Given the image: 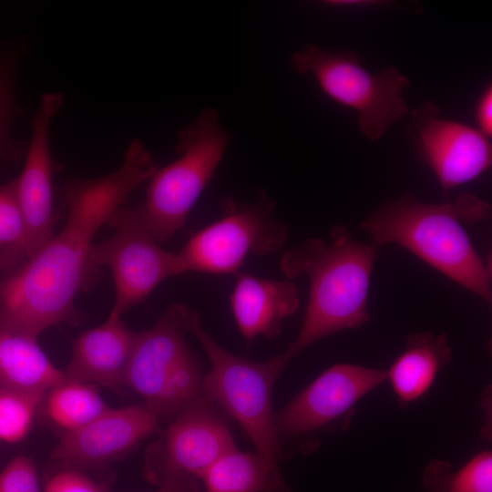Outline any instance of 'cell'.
Wrapping results in <instances>:
<instances>
[{
  "label": "cell",
  "mask_w": 492,
  "mask_h": 492,
  "mask_svg": "<svg viewBox=\"0 0 492 492\" xmlns=\"http://www.w3.org/2000/svg\"><path fill=\"white\" fill-rule=\"evenodd\" d=\"M158 169L149 150L136 138L118 169L66 183L64 227L0 282V329L37 339L52 326L83 320L75 302L93 279L89 261L94 238L129 194Z\"/></svg>",
  "instance_id": "obj_1"
},
{
  "label": "cell",
  "mask_w": 492,
  "mask_h": 492,
  "mask_svg": "<svg viewBox=\"0 0 492 492\" xmlns=\"http://www.w3.org/2000/svg\"><path fill=\"white\" fill-rule=\"evenodd\" d=\"M490 212L487 202L468 193L441 204L422 202L405 194L374 210L361 227L372 238L373 246L397 244L491 302L490 267L462 225L487 220Z\"/></svg>",
  "instance_id": "obj_2"
},
{
  "label": "cell",
  "mask_w": 492,
  "mask_h": 492,
  "mask_svg": "<svg viewBox=\"0 0 492 492\" xmlns=\"http://www.w3.org/2000/svg\"><path fill=\"white\" fill-rule=\"evenodd\" d=\"M375 259L374 246L354 240L340 226L333 228L330 242L313 238L283 253L280 266L286 278L305 276L310 284L301 329L284 352L290 361L324 337L368 322Z\"/></svg>",
  "instance_id": "obj_3"
},
{
  "label": "cell",
  "mask_w": 492,
  "mask_h": 492,
  "mask_svg": "<svg viewBox=\"0 0 492 492\" xmlns=\"http://www.w3.org/2000/svg\"><path fill=\"white\" fill-rule=\"evenodd\" d=\"M181 315L185 331L198 340L210 362L202 379L205 398L240 424L256 454L278 465L282 447L272 395L276 379L290 360L284 353L263 362L234 355L208 333L197 311L181 303Z\"/></svg>",
  "instance_id": "obj_4"
},
{
  "label": "cell",
  "mask_w": 492,
  "mask_h": 492,
  "mask_svg": "<svg viewBox=\"0 0 492 492\" xmlns=\"http://www.w3.org/2000/svg\"><path fill=\"white\" fill-rule=\"evenodd\" d=\"M230 141L216 109L205 108L178 135V158L149 180L138 205L159 241L180 231L193 206L212 179Z\"/></svg>",
  "instance_id": "obj_5"
},
{
  "label": "cell",
  "mask_w": 492,
  "mask_h": 492,
  "mask_svg": "<svg viewBox=\"0 0 492 492\" xmlns=\"http://www.w3.org/2000/svg\"><path fill=\"white\" fill-rule=\"evenodd\" d=\"M181 303L172 304L154 326L138 333L124 386L144 400L159 420L173 419L205 401L203 376L184 337Z\"/></svg>",
  "instance_id": "obj_6"
},
{
  "label": "cell",
  "mask_w": 492,
  "mask_h": 492,
  "mask_svg": "<svg viewBox=\"0 0 492 492\" xmlns=\"http://www.w3.org/2000/svg\"><path fill=\"white\" fill-rule=\"evenodd\" d=\"M291 67L313 77L327 97L357 112L358 127L370 140L380 138L407 114L402 94L410 81L395 67L373 74L357 54L330 52L313 44L293 53Z\"/></svg>",
  "instance_id": "obj_7"
},
{
  "label": "cell",
  "mask_w": 492,
  "mask_h": 492,
  "mask_svg": "<svg viewBox=\"0 0 492 492\" xmlns=\"http://www.w3.org/2000/svg\"><path fill=\"white\" fill-rule=\"evenodd\" d=\"M113 234L94 243L89 261L93 278L109 269L115 302L110 313L121 316L143 302L163 281L186 272L179 253L163 249L138 206H120L107 223Z\"/></svg>",
  "instance_id": "obj_8"
},
{
  "label": "cell",
  "mask_w": 492,
  "mask_h": 492,
  "mask_svg": "<svg viewBox=\"0 0 492 492\" xmlns=\"http://www.w3.org/2000/svg\"><path fill=\"white\" fill-rule=\"evenodd\" d=\"M274 202L265 194L251 204L223 201V216L194 233L178 252L185 271L238 274L251 255L280 251L287 229L273 215Z\"/></svg>",
  "instance_id": "obj_9"
},
{
  "label": "cell",
  "mask_w": 492,
  "mask_h": 492,
  "mask_svg": "<svg viewBox=\"0 0 492 492\" xmlns=\"http://www.w3.org/2000/svg\"><path fill=\"white\" fill-rule=\"evenodd\" d=\"M385 382V370L352 364L329 367L275 414L280 440L347 429L357 403Z\"/></svg>",
  "instance_id": "obj_10"
},
{
  "label": "cell",
  "mask_w": 492,
  "mask_h": 492,
  "mask_svg": "<svg viewBox=\"0 0 492 492\" xmlns=\"http://www.w3.org/2000/svg\"><path fill=\"white\" fill-rule=\"evenodd\" d=\"M235 448L226 423L211 403H197L177 415L145 455L144 477L160 486L179 477L198 479L220 456Z\"/></svg>",
  "instance_id": "obj_11"
},
{
  "label": "cell",
  "mask_w": 492,
  "mask_h": 492,
  "mask_svg": "<svg viewBox=\"0 0 492 492\" xmlns=\"http://www.w3.org/2000/svg\"><path fill=\"white\" fill-rule=\"evenodd\" d=\"M408 133L445 195L491 166L489 138L477 128L441 118L439 108L430 101L411 112Z\"/></svg>",
  "instance_id": "obj_12"
},
{
  "label": "cell",
  "mask_w": 492,
  "mask_h": 492,
  "mask_svg": "<svg viewBox=\"0 0 492 492\" xmlns=\"http://www.w3.org/2000/svg\"><path fill=\"white\" fill-rule=\"evenodd\" d=\"M61 93L47 92L40 99L32 119V136L26 161L15 178L16 194L25 236L18 261L30 258L54 234L53 160L49 131L53 118L63 107Z\"/></svg>",
  "instance_id": "obj_13"
},
{
  "label": "cell",
  "mask_w": 492,
  "mask_h": 492,
  "mask_svg": "<svg viewBox=\"0 0 492 492\" xmlns=\"http://www.w3.org/2000/svg\"><path fill=\"white\" fill-rule=\"evenodd\" d=\"M159 431V419L144 405L108 406L86 425L64 433L50 458L98 468L126 456Z\"/></svg>",
  "instance_id": "obj_14"
},
{
  "label": "cell",
  "mask_w": 492,
  "mask_h": 492,
  "mask_svg": "<svg viewBox=\"0 0 492 492\" xmlns=\"http://www.w3.org/2000/svg\"><path fill=\"white\" fill-rule=\"evenodd\" d=\"M138 337L110 313L100 325L82 332L72 342L66 377L111 389L124 386L129 358Z\"/></svg>",
  "instance_id": "obj_15"
},
{
  "label": "cell",
  "mask_w": 492,
  "mask_h": 492,
  "mask_svg": "<svg viewBox=\"0 0 492 492\" xmlns=\"http://www.w3.org/2000/svg\"><path fill=\"white\" fill-rule=\"evenodd\" d=\"M230 303L245 339H272L281 333L284 320L299 309L300 293L290 279L272 280L240 272Z\"/></svg>",
  "instance_id": "obj_16"
},
{
  "label": "cell",
  "mask_w": 492,
  "mask_h": 492,
  "mask_svg": "<svg viewBox=\"0 0 492 492\" xmlns=\"http://www.w3.org/2000/svg\"><path fill=\"white\" fill-rule=\"evenodd\" d=\"M452 350L446 333H415L407 337L405 350L386 371L400 406L419 400L449 364Z\"/></svg>",
  "instance_id": "obj_17"
},
{
  "label": "cell",
  "mask_w": 492,
  "mask_h": 492,
  "mask_svg": "<svg viewBox=\"0 0 492 492\" xmlns=\"http://www.w3.org/2000/svg\"><path fill=\"white\" fill-rule=\"evenodd\" d=\"M67 379L29 335L0 329V386L45 395Z\"/></svg>",
  "instance_id": "obj_18"
},
{
  "label": "cell",
  "mask_w": 492,
  "mask_h": 492,
  "mask_svg": "<svg viewBox=\"0 0 492 492\" xmlns=\"http://www.w3.org/2000/svg\"><path fill=\"white\" fill-rule=\"evenodd\" d=\"M200 482L202 492H291L279 465L236 448L211 465Z\"/></svg>",
  "instance_id": "obj_19"
},
{
  "label": "cell",
  "mask_w": 492,
  "mask_h": 492,
  "mask_svg": "<svg viewBox=\"0 0 492 492\" xmlns=\"http://www.w3.org/2000/svg\"><path fill=\"white\" fill-rule=\"evenodd\" d=\"M41 407L50 422L68 433L91 422L108 405L97 385L67 378L45 394Z\"/></svg>",
  "instance_id": "obj_20"
},
{
  "label": "cell",
  "mask_w": 492,
  "mask_h": 492,
  "mask_svg": "<svg viewBox=\"0 0 492 492\" xmlns=\"http://www.w3.org/2000/svg\"><path fill=\"white\" fill-rule=\"evenodd\" d=\"M427 492H492V452L484 450L454 470L445 460L428 462L423 474Z\"/></svg>",
  "instance_id": "obj_21"
},
{
  "label": "cell",
  "mask_w": 492,
  "mask_h": 492,
  "mask_svg": "<svg viewBox=\"0 0 492 492\" xmlns=\"http://www.w3.org/2000/svg\"><path fill=\"white\" fill-rule=\"evenodd\" d=\"M44 395H28L0 386V441L16 443L32 429Z\"/></svg>",
  "instance_id": "obj_22"
},
{
  "label": "cell",
  "mask_w": 492,
  "mask_h": 492,
  "mask_svg": "<svg viewBox=\"0 0 492 492\" xmlns=\"http://www.w3.org/2000/svg\"><path fill=\"white\" fill-rule=\"evenodd\" d=\"M15 66L14 56L0 55V163L23 153L20 144L10 135L12 120L22 112L15 97Z\"/></svg>",
  "instance_id": "obj_23"
},
{
  "label": "cell",
  "mask_w": 492,
  "mask_h": 492,
  "mask_svg": "<svg viewBox=\"0 0 492 492\" xmlns=\"http://www.w3.org/2000/svg\"><path fill=\"white\" fill-rule=\"evenodd\" d=\"M24 236V222L15 178L0 185V248L7 251L6 263L18 262Z\"/></svg>",
  "instance_id": "obj_24"
},
{
  "label": "cell",
  "mask_w": 492,
  "mask_h": 492,
  "mask_svg": "<svg viewBox=\"0 0 492 492\" xmlns=\"http://www.w3.org/2000/svg\"><path fill=\"white\" fill-rule=\"evenodd\" d=\"M61 466L45 476L41 492H112L108 479L98 478L89 467L56 462Z\"/></svg>",
  "instance_id": "obj_25"
},
{
  "label": "cell",
  "mask_w": 492,
  "mask_h": 492,
  "mask_svg": "<svg viewBox=\"0 0 492 492\" xmlns=\"http://www.w3.org/2000/svg\"><path fill=\"white\" fill-rule=\"evenodd\" d=\"M0 492H41L36 465L26 456H17L0 472Z\"/></svg>",
  "instance_id": "obj_26"
},
{
  "label": "cell",
  "mask_w": 492,
  "mask_h": 492,
  "mask_svg": "<svg viewBox=\"0 0 492 492\" xmlns=\"http://www.w3.org/2000/svg\"><path fill=\"white\" fill-rule=\"evenodd\" d=\"M477 128L487 138L492 135V86L487 85L480 94L475 107Z\"/></svg>",
  "instance_id": "obj_27"
},
{
  "label": "cell",
  "mask_w": 492,
  "mask_h": 492,
  "mask_svg": "<svg viewBox=\"0 0 492 492\" xmlns=\"http://www.w3.org/2000/svg\"><path fill=\"white\" fill-rule=\"evenodd\" d=\"M154 492H202V488L197 477H179L159 486Z\"/></svg>",
  "instance_id": "obj_28"
},
{
  "label": "cell",
  "mask_w": 492,
  "mask_h": 492,
  "mask_svg": "<svg viewBox=\"0 0 492 492\" xmlns=\"http://www.w3.org/2000/svg\"><path fill=\"white\" fill-rule=\"evenodd\" d=\"M324 5L330 6H371L378 5L382 2L378 1H325Z\"/></svg>",
  "instance_id": "obj_29"
}]
</instances>
